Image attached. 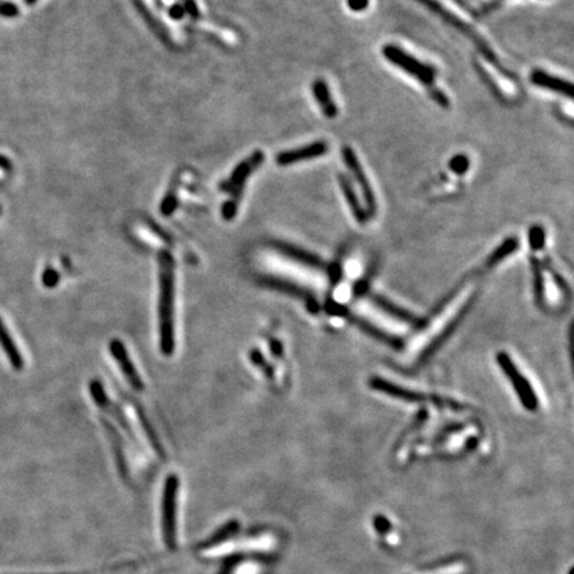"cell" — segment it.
I'll use <instances>...</instances> for the list:
<instances>
[{
    "label": "cell",
    "mask_w": 574,
    "mask_h": 574,
    "mask_svg": "<svg viewBox=\"0 0 574 574\" xmlns=\"http://www.w3.org/2000/svg\"><path fill=\"white\" fill-rule=\"evenodd\" d=\"M348 8L354 13H361L370 6V0H347Z\"/></svg>",
    "instance_id": "cell-20"
},
{
    "label": "cell",
    "mask_w": 574,
    "mask_h": 574,
    "mask_svg": "<svg viewBox=\"0 0 574 574\" xmlns=\"http://www.w3.org/2000/svg\"><path fill=\"white\" fill-rule=\"evenodd\" d=\"M497 359H498V364L503 366L509 380H512L515 391L517 392V396L522 401V406L529 411L537 410L538 399L536 396V392L533 388L531 387L529 382L524 378V375L520 374V371L517 370L512 358H509L505 354H500Z\"/></svg>",
    "instance_id": "cell-8"
},
{
    "label": "cell",
    "mask_w": 574,
    "mask_h": 574,
    "mask_svg": "<svg viewBox=\"0 0 574 574\" xmlns=\"http://www.w3.org/2000/svg\"><path fill=\"white\" fill-rule=\"evenodd\" d=\"M419 1H420L422 4H424L426 7H428L432 13L439 15L443 20H445V23H448L450 26H452V27L456 28V29H459L461 34H464V35L467 36L468 39H471V41H473V44L479 48L480 54L482 55L497 71L503 72V73L507 76L508 79H516L512 72H509L508 69H505V68L501 66L500 60L496 57V55H494V51L491 50V47L484 41V39L481 38L480 35L476 34V32L472 29V27H469L461 19H459L456 15L451 14L448 10H445V8L441 6L440 3L436 1V0H419Z\"/></svg>",
    "instance_id": "cell-6"
},
{
    "label": "cell",
    "mask_w": 574,
    "mask_h": 574,
    "mask_svg": "<svg viewBox=\"0 0 574 574\" xmlns=\"http://www.w3.org/2000/svg\"><path fill=\"white\" fill-rule=\"evenodd\" d=\"M185 14V10H184V7H181L180 4H175L173 6L171 10H169V15L175 19V20H178V19H181L182 16Z\"/></svg>",
    "instance_id": "cell-22"
},
{
    "label": "cell",
    "mask_w": 574,
    "mask_h": 574,
    "mask_svg": "<svg viewBox=\"0 0 574 574\" xmlns=\"http://www.w3.org/2000/svg\"><path fill=\"white\" fill-rule=\"evenodd\" d=\"M19 13H20L19 7L14 3H10V1H1L0 3V16H3V17H16Z\"/></svg>",
    "instance_id": "cell-18"
},
{
    "label": "cell",
    "mask_w": 574,
    "mask_h": 574,
    "mask_svg": "<svg viewBox=\"0 0 574 574\" xmlns=\"http://www.w3.org/2000/svg\"><path fill=\"white\" fill-rule=\"evenodd\" d=\"M473 283L466 285L459 293H456L444 308L435 314L432 321L428 323L423 333L417 335L414 342L410 343L407 348V361L410 363H419L422 359L428 357L433 347H436L441 342V338L448 334L454 323L460 320V317L467 310V306L472 302Z\"/></svg>",
    "instance_id": "cell-1"
},
{
    "label": "cell",
    "mask_w": 574,
    "mask_h": 574,
    "mask_svg": "<svg viewBox=\"0 0 574 574\" xmlns=\"http://www.w3.org/2000/svg\"><path fill=\"white\" fill-rule=\"evenodd\" d=\"M476 68H478V71H480L481 73H482V78L485 79V82H487V84H489V82H491L492 85H494L492 79H491V78H488V76H487V73H485V72H484V71H482V69H481L480 67ZM492 91H494V94H496V97H498V99H501V100H503V94H501V92H498V89H497L496 87H492Z\"/></svg>",
    "instance_id": "cell-25"
},
{
    "label": "cell",
    "mask_w": 574,
    "mask_h": 574,
    "mask_svg": "<svg viewBox=\"0 0 574 574\" xmlns=\"http://www.w3.org/2000/svg\"><path fill=\"white\" fill-rule=\"evenodd\" d=\"M454 1L459 7H461L464 11H467L468 14L473 15L476 17V11L469 6L467 0H454Z\"/></svg>",
    "instance_id": "cell-24"
},
{
    "label": "cell",
    "mask_w": 574,
    "mask_h": 574,
    "mask_svg": "<svg viewBox=\"0 0 574 574\" xmlns=\"http://www.w3.org/2000/svg\"><path fill=\"white\" fill-rule=\"evenodd\" d=\"M264 161H265V155L262 150L254 152L249 159L238 164V166L234 169L231 175L225 182L221 184V190L231 194V199L222 206V217L227 221H230L236 217L246 180L258 166L262 165Z\"/></svg>",
    "instance_id": "cell-4"
},
{
    "label": "cell",
    "mask_w": 574,
    "mask_h": 574,
    "mask_svg": "<svg viewBox=\"0 0 574 574\" xmlns=\"http://www.w3.org/2000/svg\"><path fill=\"white\" fill-rule=\"evenodd\" d=\"M11 168H13L11 161L8 160L7 157H4V156H0V169L8 172Z\"/></svg>",
    "instance_id": "cell-26"
},
{
    "label": "cell",
    "mask_w": 574,
    "mask_h": 574,
    "mask_svg": "<svg viewBox=\"0 0 574 574\" xmlns=\"http://www.w3.org/2000/svg\"><path fill=\"white\" fill-rule=\"evenodd\" d=\"M338 181H339V187L343 192L345 200L347 201L348 208L351 209L354 218L361 225H364L370 220V217L366 212L364 206L361 205V200H359V197H358V194L354 189V185H352V181L348 178L346 174L343 173L338 174Z\"/></svg>",
    "instance_id": "cell-13"
},
{
    "label": "cell",
    "mask_w": 574,
    "mask_h": 574,
    "mask_svg": "<svg viewBox=\"0 0 574 574\" xmlns=\"http://www.w3.org/2000/svg\"><path fill=\"white\" fill-rule=\"evenodd\" d=\"M536 268V293L537 299L541 301L544 308L561 306L565 299V287H562L560 274L550 267V262L543 259H533Z\"/></svg>",
    "instance_id": "cell-5"
},
{
    "label": "cell",
    "mask_w": 574,
    "mask_h": 574,
    "mask_svg": "<svg viewBox=\"0 0 574 574\" xmlns=\"http://www.w3.org/2000/svg\"><path fill=\"white\" fill-rule=\"evenodd\" d=\"M43 283H44V286H47V287H55L56 286V283L59 282V274H57V271L54 270V268H47L45 271H44V274H43Z\"/></svg>",
    "instance_id": "cell-19"
},
{
    "label": "cell",
    "mask_w": 574,
    "mask_h": 574,
    "mask_svg": "<svg viewBox=\"0 0 574 574\" xmlns=\"http://www.w3.org/2000/svg\"><path fill=\"white\" fill-rule=\"evenodd\" d=\"M0 215H1V206H0Z\"/></svg>",
    "instance_id": "cell-28"
},
{
    "label": "cell",
    "mask_w": 574,
    "mask_h": 574,
    "mask_svg": "<svg viewBox=\"0 0 574 574\" xmlns=\"http://www.w3.org/2000/svg\"><path fill=\"white\" fill-rule=\"evenodd\" d=\"M529 80L538 88H544L550 92L562 94L568 99H573V84L571 81L564 80L557 76L549 75L543 69L532 71Z\"/></svg>",
    "instance_id": "cell-12"
},
{
    "label": "cell",
    "mask_w": 574,
    "mask_h": 574,
    "mask_svg": "<svg viewBox=\"0 0 574 574\" xmlns=\"http://www.w3.org/2000/svg\"><path fill=\"white\" fill-rule=\"evenodd\" d=\"M469 166H471L469 157L466 155H463V153L454 155V157H451V160L448 162V168L457 175H464L467 173Z\"/></svg>",
    "instance_id": "cell-16"
},
{
    "label": "cell",
    "mask_w": 574,
    "mask_h": 574,
    "mask_svg": "<svg viewBox=\"0 0 574 574\" xmlns=\"http://www.w3.org/2000/svg\"><path fill=\"white\" fill-rule=\"evenodd\" d=\"M382 55L385 59L389 62L392 66L399 68L403 72L408 73L415 80L419 81L424 88H427L429 97L443 109H448L451 106V101L448 96L439 89L435 82L438 76V69L424 63L419 59H416L412 55L408 54L401 47L394 45V44H386L382 48Z\"/></svg>",
    "instance_id": "cell-3"
},
{
    "label": "cell",
    "mask_w": 574,
    "mask_h": 574,
    "mask_svg": "<svg viewBox=\"0 0 574 574\" xmlns=\"http://www.w3.org/2000/svg\"><path fill=\"white\" fill-rule=\"evenodd\" d=\"M109 350H110L112 357L116 359L117 364L120 366L121 373L124 374L125 379L131 385V387L136 389V391H143L144 389V382L137 373V370H136V367L132 363V359L129 357L127 348L124 346V343L121 342L120 339H113L109 345Z\"/></svg>",
    "instance_id": "cell-10"
},
{
    "label": "cell",
    "mask_w": 574,
    "mask_h": 574,
    "mask_svg": "<svg viewBox=\"0 0 574 574\" xmlns=\"http://www.w3.org/2000/svg\"><path fill=\"white\" fill-rule=\"evenodd\" d=\"M375 528L379 533H387L388 531L391 529V524L389 521L383 517V516H376L374 520Z\"/></svg>",
    "instance_id": "cell-21"
},
{
    "label": "cell",
    "mask_w": 574,
    "mask_h": 574,
    "mask_svg": "<svg viewBox=\"0 0 574 574\" xmlns=\"http://www.w3.org/2000/svg\"><path fill=\"white\" fill-rule=\"evenodd\" d=\"M159 327L161 352L165 357L173 355L174 340V261L166 250L159 253Z\"/></svg>",
    "instance_id": "cell-2"
},
{
    "label": "cell",
    "mask_w": 574,
    "mask_h": 574,
    "mask_svg": "<svg viewBox=\"0 0 574 574\" xmlns=\"http://www.w3.org/2000/svg\"><path fill=\"white\" fill-rule=\"evenodd\" d=\"M342 156H343L345 165L347 166L352 178L355 180V182L358 184V187L361 189V196H363V200H364V209L368 214V217L373 218L375 213H376V199H375L374 190L370 185V181H368L367 175H366L363 168H361V162L358 160V157H357L352 148H343Z\"/></svg>",
    "instance_id": "cell-7"
},
{
    "label": "cell",
    "mask_w": 574,
    "mask_h": 574,
    "mask_svg": "<svg viewBox=\"0 0 574 574\" xmlns=\"http://www.w3.org/2000/svg\"><path fill=\"white\" fill-rule=\"evenodd\" d=\"M175 206H177V197H175L174 189H172L169 190V193L165 196V199L161 203V212L164 215H169L173 213Z\"/></svg>",
    "instance_id": "cell-17"
},
{
    "label": "cell",
    "mask_w": 574,
    "mask_h": 574,
    "mask_svg": "<svg viewBox=\"0 0 574 574\" xmlns=\"http://www.w3.org/2000/svg\"><path fill=\"white\" fill-rule=\"evenodd\" d=\"M313 94L315 101L318 103V106L321 108L323 115L327 119H335L339 113L338 107L335 104L334 99L331 96V92L329 89L327 82L323 79H317L313 82Z\"/></svg>",
    "instance_id": "cell-14"
},
{
    "label": "cell",
    "mask_w": 574,
    "mask_h": 574,
    "mask_svg": "<svg viewBox=\"0 0 574 574\" xmlns=\"http://www.w3.org/2000/svg\"><path fill=\"white\" fill-rule=\"evenodd\" d=\"M184 10L192 15L193 17H197V16H199L197 6H196V3H194L193 0H185V7H184Z\"/></svg>",
    "instance_id": "cell-23"
},
{
    "label": "cell",
    "mask_w": 574,
    "mask_h": 574,
    "mask_svg": "<svg viewBox=\"0 0 574 574\" xmlns=\"http://www.w3.org/2000/svg\"><path fill=\"white\" fill-rule=\"evenodd\" d=\"M327 152H329V144L326 141H314L308 145L298 148L294 150L280 152L275 157V162L280 166H287V165H293L296 162L322 157Z\"/></svg>",
    "instance_id": "cell-11"
},
{
    "label": "cell",
    "mask_w": 574,
    "mask_h": 574,
    "mask_svg": "<svg viewBox=\"0 0 574 574\" xmlns=\"http://www.w3.org/2000/svg\"><path fill=\"white\" fill-rule=\"evenodd\" d=\"M26 3H27L28 6H32V4H35L38 0H24Z\"/></svg>",
    "instance_id": "cell-27"
},
{
    "label": "cell",
    "mask_w": 574,
    "mask_h": 574,
    "mask_svg": "<svg viewBox=\"0 0 574 574\" xmlns=\"http://www.w3.org/2000/svg\"><path fill=\"white\" fill-rule=\"evenodd\" d=\"M0 346L16 371H20L24 368V358L20 354L17 346L15 345L13 336L10 334L8 329L6 327L4 322L1 321V318H0Z\"/></svg>",
    "instance_id": "cell-15"
},
{
    "label": "cell",
    "mask_w": 574,
    "mask_h": 574,
    "mask_svg": "<svg viewBox=\"0 0 574 574\" xmlns=\"http://www.w3.org/2000/svg\"><path fill=\"white\" fill-rule=\"evenodd\" d=\"M178 491V479L169 475L164 489V537L169 547H174V521H175V498Z\"/></svg>",
    "instance_id": "cell-9"
}]
</instances>
